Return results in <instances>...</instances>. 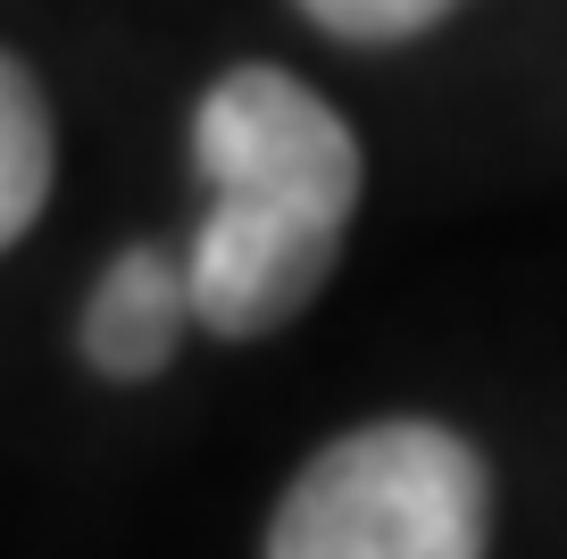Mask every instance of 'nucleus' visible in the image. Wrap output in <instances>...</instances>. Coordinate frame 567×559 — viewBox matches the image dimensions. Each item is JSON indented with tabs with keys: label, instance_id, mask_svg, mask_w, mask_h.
<instances>
[{
	"label": "nucleus",
	"instance_id": "f257e3e1",
	"mask_svg": "<svg viewBox=\"0 0 567 559\" xmlns=\"http://www.w3.org/2000/svg\"><path fill=\"white\" fill-rule=\"evenodd\" d=\"M209 217L184 260V301L209 334H276L334 276L359 210V142L301 75L234 68L193 109Z\"/></svg>",
	"mask_w": 567,
	"mask_h": 559
},
{
	"label": "nucleus",
	"instance_id": "f03ea898",
	"mask_svg": "<svg viewBox=\"0 0 567 559\" xmlns=\"http://www.w3.org/2000/svg\"><path fill=\"white\" fill-rule=\"evenodd\" d=\"M493 476L451 426L384 418L326 443L276 501L267 559H484Z\"/></svg>",
	"mask_w": 567,
	"mask_h": 559
},
{
	"label": "nucleus",
	"instance_id": "7ed1b4c3",
	"mask_svg": "<svg viewBox=\"0 0 567 559\" xmlns=\"http://www.w3.org/2000/svg\"><path fill=\"white\" fill-rule=\"evenodd\" d=\"M184 317H193L184 267L167 260V251L134 243V251H117V267L101 276V293H92V309H84V359L101 367V376H117V385H142V376H159V367L176 359Z\"/></svg>",
	"mask_w": 567,
	"mask_h": 559
},
{
	"label": "nucleus",
	"instance_id": "20e7f679",
	"mask_svg": "<svg viewBox=\"0 0 567 559\" xmlns=\"http://www.w3.org/2000/svg\"><path fill=\"white\" fill-rule=\"evenodd\" d=\"M51 201V109L42 84L0 51V251L18 243Z\"/></svg>",
	"mask_w": 567,
	"mask_h": 559
},
{
	"label": "nucleus",
	"instance_id": "39448f33",
	"mask_svg": "<svg viewBox=\"0 0 567 559\" xmlns=\"http://www.w3.org/2000/svg\"><path fill=\"white\" fill-rule=\"evenodd\" d=\"M301 9L342 42H409L425 26H443L460 0H301Z\"/></svg>",
	"mask_w": 567,
	"mask_h": 559
}]
</instances>
